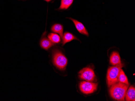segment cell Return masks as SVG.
<instances>
[{
	"mask_svg": "<svg viewBox=\"0 0 135 101\" xmlns=\"http://www.w3.org/2000/svg\"><path fill=\"white\" fill-rule=\"evenodd\" d=\"M129 85L117 82L110 86V95L113 99L117 101H124Z\"/></svg>",
	"mask_w": 135,
	"mask_h": 101,
	"instance_id": "obj_1",
	"label": "cell"
},
{
	"mask_svg": "<svg viewBox=\"0 0 135 101\" xmlns=\"http://www.w3.org/2000/svg\"><path fill=\"white\" fill-rule=\"evenodd\" d=\"M52 61L54 66L61 71H64L68 64V59L61 51L54 49L52 52Z\"/></svg>",
	"mask_w": 135,
	"mask_h": 101,
	"instance_id": "obj_2",
	"label": "cell"
},
{
	"mask_svg": "<svg viewBox=\"0 0 135 101\" xmlns=\"http://www.w3.org/2000/svg\"><path fill=\"white\" fill-rule=\"evenodd\" d=\"M123 65L120 64L108 68L107 75V83L108 87L118 82V75Z\"/></svg>",
	"mask_w": 135,
	"mask_h": 101,
	"instance_id": "obj_3",
	"label": "cell"
},
{
	"mask_svg": "<svg viewBox=\"0 0 135 101\" xmlns=\"http://www.w3.org/2000/svg\"><path fill=\"white\" fill-rule=\"evenodd\" d=\"M98 84L89 81H83L79 84V89L84 94H89L96 91Z\"/></svg>",
	"mask_w": 135,
	"mask_h": 101,
	"instance_id": "obj_4",
	"label": "cell"
},
{
	"mask_svg": "<svg viewBox=\"0 0 135 101\" xmlns=\"http://www.w3.org/2000/svg\"><path fill=\"white\" fill-rule=\"evenodd\" d=\"M79 77L81 79L87 81L92 82L94 81L95 76L93 69L89 68H85L80 71Z\"/></svg>",
	"mask_w": 135,
	"mask_h": 101,
	"instance_id": "obj_5",
	"label": "cell"
},
{
	"mask_svg": "<svg viewBox=\"0 0 135 101\" xmlns=\"http://www.w3.org/2000/svg\"><path fill=\"white\" fill-rule=\"evenodd\" d=\"M69 19L73 21L74 24L75 25L76 28L77 30L79 31V33H80L84 35H86L87 36H89V34L87 29L85 28L84 25L83 24V23L80 22H79L76 19H74L72 18H68Z\"/></svg>",
	"mask_w": 135,
	"mask_h": 101,
	"instance_id": "obj_6",
	"label": "cell"
},
{
	"mask_svg": "<svg viewBox=\"0 0 135 101\" xmlns=\"http://www.w3.org/2000/svg\"><path fill=\"white\" fill-rule=\"evenodd\" d=\"M54 44L46 36L42 37L40 41V45L42 49L47 50L54 45Z\"/></svg>",
	"mask_w": 135,
	"mask_h": 101,
	"instance_id": "obj_7",
	"label": "cell"
},
{
	"mask_svg": "<svg viewBox=\"0 0 135 101\" xmlns=\"http://www.w3.org/2000/svg\"><path fill=\"white\" fill-rule=\"evenodd\" d=\"M110 63L113 66L121 64L120 57L118 52L114 51L112 53L110 57Z\"/></svg>",
	"mask_w": 135,
	"mask_h": 101,
	"instance_id": "obj_8",
	"label": "cell"
},
{
	"mask_svg": "<svg viewBox=\"0 0 135 101\" xmlns=\"http://www.w3.org/2000/svg\"><path fill=\"white\" fill-rule=\"evenodd\" d=\"M126 100L127 101H135V88L131 86L127 90L126 93Z\"/></svg>",
	"mask_w": 135,
	"mask_h": 101,
	"instance_id": "obj_9",
	"label": "cell"
},
{
	"mask_svg": "<svg viewBox=\"0 0 135 101\" xmlns=\"http://www.w3.org/2000/svg\"><path fill=\"white\" fill-rule=\"evenodd\" d=\"M75 40H79L72 33L69 32H65L63 35L62 46H64L66 44L69 42L71 41Z\"/></svg>",
	"mask_w": 135,
	"mask_h": 101,
	"instance_id": "obj_10",
	"label": "cell"
},
{
	"mask_svg": "<svg viewBox=\"0 0 135 101\" xmlns=\"http://www.w3.org/2000/svg\"><path fill=\"white\" fill-rule=\"evenodd\" d=\"M51 31L56 34H59L61 38L62 39L63 35L64 27L62 25L60 24H54L52 25L51 29Z\"/></svg>",
	"mask_w": 135,
	"mask_h": 101,
	"instance_id": "obj_11",
	"label": "cell"
},
{
	"mask_svg": "<svg viewBox=\"0 0 135 101\" xmlns=\"http://www.w3.org/2000/svg\"><path fill=\"white\" fill-rule=\"evenodd\" d=\"M48 38L53 44H59L61 41V38L56 33H51L48 35Z\"/></svg>",
	"mask_w": 135,
	"mask_h": 101,
	"instance_id": "obj_12",
	"label": "cell"
},
{
	"mask_svg": "<svg viewBox=\"0 0 135 101\" xmlns=\"http://www.w3.org/2000/svg\"><path fill=\"white\" fill-rule=\"evenodd\" d=\"M74 0H61L60 6L58 10H67L72 5Z\"/></svg>",
	"mask_w": 135,
	"mask_h": 101,
	"instance_id": "obj_13",
	"label": "cell"
},
{
	"mask_svg": "<svg viewBox=\"0 0 135 101\" xmlns=\"http://www.w3.org/2000/svg\"><path fill=\"white\" fill-rule=\"evenodd\" d=\"M118 82H120V83L127 84V85L129 84L127 77L126 76L124 71L123 70H122V68H120V70L119 73V75H118Z\"/></svg>",
	"mask_w": 135,
	"mask_h": 101,
	"instance_id": "obj_14",
	"label": "cell"
},
{
	"mask_svg": "<svg viewBox=\"0 0 135 101\" xmlns=\"http://www.w3.org/2000/svg\"><path fill=\"white\" fill-rule=\"evenodd\" d=\"M44 1H45L47 2H50L51 1V0H44Z\"/></svg>",
	"mask_w": 135,
	"mask_h": 101,
	"instance_id": "obj_15",
	"label": "cell"
}]
</instances>
